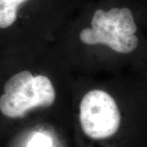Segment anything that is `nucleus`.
Returning <instances> with one entry per match:
<instances>
[{
    "label": "nucleus",
    "mask_w": 147,
    "mask_h": 147,
    "mask_svg": "<svg viewBox=\"0 0 147 147\" xmlns=\"http://www.w3.org/2000/svg\"><path fill=\"white\" fill-rule=\"evenodd\" d=\"M91 25V28H85L79 34L80 40L87 45L101 43L123 54L131 53L137 47V27L128 7L97 8L92 14Z\"/></svg>",
    "instance_id": "f257e3e1"
},
{
    "label": "nucleus",
    "mask_w": 147,
    "mask_h": 147,
    "mask_svg": "<svg viewBox=\"0 0 147 147\" xmlns=\"http://www.w3.org/2000/svg\"><path fill=\"white\" fill-rule=\"evenodd\" d=\"M28 0H0V29L12 26L17 19L18 7Z\"/></svg>",
    "instance_id": "20e7f679"
},
{
    "label": "nucleus",
    "mask_w": 147,
    "mask_h": 147,
    "mask_svg": "<svg viewBox=\"0 0 147 147\" xmlns=\"http://www.w3.org/2000/svg\"><path fill=\"white\" fill-rule=\"evenodd\" d=\"M27 147H52V141L44 134L36 133L32 137Z\"/></svg>",
    "instance_id": "39448f33"
},
{
    "label": "nucleus",
    "mask_w": 147,
    "mask_h": 147,
    "mask_svg": "<svg viewBox=\"0 0 147 147\" xmlns=\"http://www.w3.org/2000/svg\"><path fill=\"white\" fill-rule=\"evenodd\" d=\"M55 97V89L47 77H33L24 70L7 81L4 94L0 96V111L9 118L22 117L33 108L52 105Z\"/></svg>",
    "instance_id": "f03ea898"
},
{
    "label": "nucleus",
    "mask_w": 147,
    "mask_h": 147,
    "mask_svg": "<svg viewBox=\"0 0 147 147\" xmlns=\"http://www.w3.org/2000/svg\"><path fill=\"white\" fill-rule=\"evenodd\" d=\"M79 118L84 133L93 139L113 136L121 120L115 100L102 90H92L84 95L80 103Z\"/></svg>",
    "instance_id": "7ed1b4c3"
}]
</instances>
